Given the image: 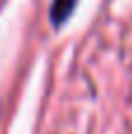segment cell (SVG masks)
<instances>
[{
    "instance_id": "obj_1",
    "label": "cell",
    "mask_w": 132,
    "mask_h": 134,
    "mask_svg": "<svg viewBox=\"0 0 132 134\" xmlns=\"http://www.w3.org/2000/svg\"><path fill=\"white\" fill-rule=\"evenodd\" d=\"M76 2H78V0H52V7H50L52 24H54V26H61V24L71 16Z\"/></svg>"
}]
</instances>
